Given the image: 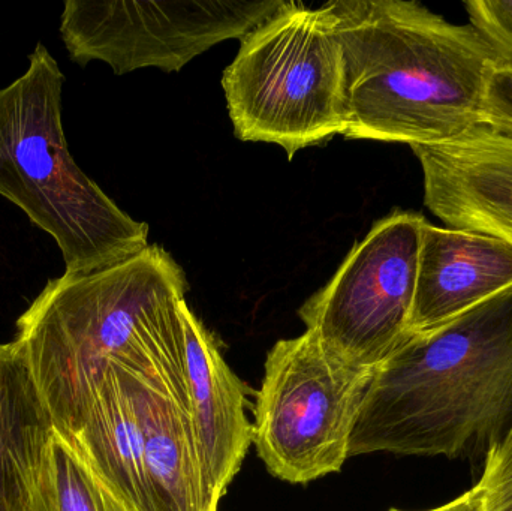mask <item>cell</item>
<instances>
[{
    "label": "cell",
    "instance_id": "1",
    "mask_svg": "<svg viewBox=\"0 0 512 511\" xmlns=\"http://www.w3.org/2000/svg\"><path fill=\"white\" fill-rule=\"evenodd\" d=\"M188 282L158 245L92 273L50 279L17 320L15 345L54 431H78L110 366L164 374L189 405L180 306Z\"/></svg>",
    "mask_w": 512,
    "mask_h": 511
},
{
    "label": "cell",
    "instance_id": "2",
    "mask_svg": "<svg viewBox=\"0 0 512 511\" xmlns=\"http://www.w3.org/2000/svg\"><path fill=\"white\" fill-rule=\"evenodd\" d=\"M345 65L348 140L450 143L480 128L495 53L472 24L412 0L328 2Z\"/></svg>",
    "mask_w": 512,
    "mask_h": 511
},
{
    "label": "cell",
    "instance_id": "3",
    "mask_svg": "<svg viewBox=\"0 0 512 511\" xmlns=\"http://www.w3.org/2000/svg\"><path fill=\"white\" fill-rule=\"evenodd\" d=\"M512 420V287L427 333L376 369L349 456L466 458Z\"/></svg>",
    "mask_w": 512,
    "mask_h": 511
},
{
    "label": "cell",
    "instance_id": "4",
    "mask_svg": "<svg viewBox=\"0 0 512 511\" xmlns=\"http://www.w3.org/2000/svg\"><path fill=\"white\" fill-rule=\"evenodd\" d=\"M65 75L47 47L0 89V195L53 237L66 273H92L149 248V225L123 212L75 164L62 123Z\"/></svg>",
    "mask_w": 512,
    "mask_h": 511
},
{
    "label": "cell",
    "instance_id": "5",
    "mask_svg": "<svg viewBox=\"0 0 512 511\" xmlns=\"http://www.w3.org/2000/svg\"><path fill=\"white\" fill-rule=\"evenodd\" d=\"M222 87L239 140L276 144L292 159L345 135V65L330 5L283 0L240 39Z\"/></svg>",
    "mask_w": 512,
    "mask_h": 511
},
{
    "label": "cell",
    "instance_id": "6",
    "mask_svg": "<svg viewBox=\"0 0 512 511\" xmlns=\"http://www.w3.org/2000/svg\"><path fill=\"white\" fill-rule=\"evenodd\" d=\"M375 372L328 356L313 333L276 342L256 395L252 443L267 470L304 485L339 473Z\"/></svg>",
    "mask_w": 512,
    "mask_h": 511
},
{
    "label": "cell",
    "instance_id": "7",
    "mask_svg": "<svg viewBox=\"0 0 512 511\" xmlns=\"http://www.w3.org/2000/svg\"><path fill=\"white\" fill-rule=\"evenodd\" d=\"M424 221L399 210L376 222L301 306L307 332L337 362L376 372L411 335Z\"/></svg>",
    "mask_w": 512,
    "mask_h": 511
},
{
    "label": "cell",
    "instance_id": "8",
    "mask_svg": "<svg viewBox=\"0 0 512 511\" xmlns=\"http://www.w3.org/2000/svg\"><path fill=\"white\" fill-rule=\"evenodd\" d=\"M283 0H68L60 36L80 65L107 63L114 74L144 68L179 72L228 39H242Z\"/></svg>",
    "mask_w": 512,
    "mask_h": 511
},
{
    "label": "cell",
    "instance_id": "9",
    "mask_svg": "<svg viewBox=\"0 0 512 511\" xmlns=\"http://www.w3.org/2000/svg\"><path fill=\"white\" fill-rule=\"evenodd\" d=\"M411 149L433 215L450 228L512 243V143L477 128L450 143Z\"/></svg>",
    "mask_w": 512,
    "mask_h": 511
},
{
    "label": "cell",
    "instance_id": "10",
    "mask_svg": "<svg viewBox=\"0 0 512 511\" xmlns=\"http://www.w3.org/2000/svg\"><path fill=\"white\" fill-rule=\"evenodd\" d=\"M185 332L186 372L192 432L210 503H219L252 444L246 416V387L225 362L218 341L191 311L180 306Z\"/></svg>",
    "mask_w": 512,
    "mask_h": 511
},
{
    "label": "cell",
    "instance_id": "11",
    "mask_svg": "<svg viewBox=\"0 0 512 511\" xmlns=\"http://www.w3.org/2000/svg\"><path fill=\"white\" fill-rule=\"evenodd\" d=\"M512 287V243L424 221L411 333H427Z\"/></svg>",
    "mask_w": 512,
    "mask_h": 511
},
{
    "label": "cell",
    "instance_id": "12",
    "mask_svg": "<svg viewBox=\"0 0 512 511\" xmlns=\"http://www.w3.org/2000/svg\"><path fill=\"white\" fill-rule=\"evenodd\" d=\"M116 369L137 411L155 511H218L207 494L191 411L177 401L170 380L164 374Z\"/></svg>",
    "mask_w": 512,
    "mask_h": 511
},
{
    "label": "cell",
    "instance_id": "13",
    "mask_svg": "<svg viewBox=\"0 0 512 511\" xmlns=\"http://www.w3.org/2000/svg\"><path fill=\"white\" fill-rule=\"evenodd\" d=\"M90 470L132 511H155L144 468L143 438L131 395L110 366L75 434Z\"/></svg>",
    "mask_w": 512,
    "mask_h": 511
},
{
    "label": "cell",
    "instance_id": "14",
    "mask_svg": "<svg viewBox=\"0 0 512 511\" xmlns=\"http://www.w3.org/2000/svg\"><path fill=\"white\" fill-rule=\"evenodd\" d=\"M53 431L23 354L14 341L0 344V511H24Z\"/></svg>",
    "mask_w": 512,
    "mask_h": 511
},
{
    "label": "cell",
    "instance_id": "15",
    "mask_svg": "<svg viewBox=\"0 0 512 511\" xmlns=\"http://www.w3.org/2000/svg\"><path fill=\"white\" fill-rule=\"evenodd\" d=\"M24 511H99L95 483L71 438L51 432L30 480Z\"/></svg>",
    "mask_w": 512,
    "mask_h": 511
},
{
    "label": "cell",
    "instance_id": "16",
    "mask_svg": "<svg viewBox=\"0 0 512 511\" xmlns=\"http://www.w3.org/2000/svg\"><path fill=\"white\" fill-rule=\"evenodd\" d=\"M469 24L484 36L498 63L512 68V0L466 2Z\"/></svg>",
    "mask_w": 512,
    "mask_h": 511
},
{
    "label": "cell",
    "instance_id": "17",
    "mask_svg": "<svg viewBox=\"0 0 512 511\" xmlns=\"http://www.w3.org/2000/svg\"><path fill=\"white\" fill-rule=\"evenodd\" d=\"M486 511H512V426L486 456L480 483Z\"/></svg>",
    "mask_w": 512,
    "mask_h": 511
},
{
    "label": "cell",
    "instance_id": "18",
    "mask_svg": "<svg viewBox=\"0 0 512 511\" xmlns=\"http://www.w3.org/2000/svg\"><path fill=\"white\" fill-rule=\"evenodd\" d=\"M480 129L512 143V68L496 62L487 78Z\"/></svg>",
    "mask_w": 512,
    "mask_h": 511
},
{
    "label": "cell",
    "instance_id": "19",
    "mask_svg": "<svg viewBox=\"0 0 512 511\" xmlns=\"http://www.w3.org/2000/svg\"><path fill=\"white\" fill-rule=\"evenodd\" d=\"M400 511V510H390ZM426 511H486V500H484V492L480 485H475L471 491L460 495L456 500L445 506L436 507V509Z\"/></svg>",
    "mask_w": 512,
    "mask_h": 511
},
{
    "label": "cell",
    "instance_id": "20",
    "mask_svg": "<svg viewBox=\"0 0 512 511\" xmlns=\"http://www.w3.org/2000/svg\"><path fill=\"white\" fill-rule=\"evenodd\" d=\"M78 452H80V450H78ZM87 468H89L90 476H92L93 483H95L96 495H98L99 511H132L128 506H126V504H123V501L120 500V498L117 497V495L114 494V492L111 491V489L108 488V486L105 485V483L102 482V480L99 479L92 470H90L89 465H87Z\"/></svg>",
    "mask_w": 512,
    "mask_h": 511
}]
</instances>
